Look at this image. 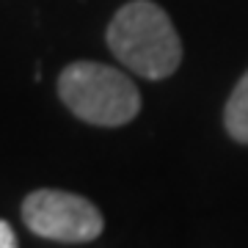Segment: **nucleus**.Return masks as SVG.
I'll list each match as a JSON object with an SVG mask.
<instances>
[{
	"instance_id": "4",
	"label": "nucleus",
	"mask_w": 248,
	"mask_h": 248,
	"mask_svg": "<svg viewBox=\"0 0 248 248\" xmlns=\"http://www.w3.org/2000/svg\"><path fill=\"white\" fill-rule=\"evenodd\" d=\"M223 127L232 141L248 146V72L237 80L223 108Z\"/></svg>"
},
{
	"instance_id": "2",
	"label": "nucleus",
	"mask_w": 248,
	"mask_h": 248,
	"mask_svg": "<svg viewBox=\"0 0 248 248\" xmlns=\"http://www.w3.org/2000/svg\"><path fill=\"white\" fill-rule=\"evenodd\" d=\"M58 97L72 116L94 127H124L141 113V91L122 69L72 61L58 75Z\"/></svg>"
},
{
	"instance_id": "1",
	"label": "nucleus",
	"mask_w": 248,
	"mask_h": 248,
	"mask_svg": "<svg viewBox=\"0 0 248 248\" xmlns=\"http://www.w3.org/2000/svg\"><path fill=\"white\" fill-rule=\"evenodd\" d=\"M108 50L130 72L146 80L171 78L182 63V42L166 9L152 0H130L105 31Z\"/></svg>"
},
{
	"instance_id": "5",
	"label": "nucleus",
	"mask_w": 248,
	"mask_h": 248,
	"mask_svg": "<svg viewBox=\"0 0 248 248\" xmlns=\"http://www.w3.org/2000/svg\"><path fill=\"white\" fill-rule=\"evenodd\" d=\"M17 243L19 240H17V234H14V229H11V223L0 218V248H14Z\"/></svg>"
},
{
	"instance_id": "3",
	"label": "nucleus",
	"mask_w": 248,
	"mask_h": 248,
	"mask_svg": "<svg viewBox=\"0 0 248 248\" xmlns=\"http://www.w3.org/2000/svg\"><path fill=\"white\" fill-rule=\"evenodd\" d=\"M22 221L36 237L66 243V246H83L97 240L105 229V218L99 207L86 196L55 190V187H39L22 199Z\"/></svg>"
}]
</instances>
